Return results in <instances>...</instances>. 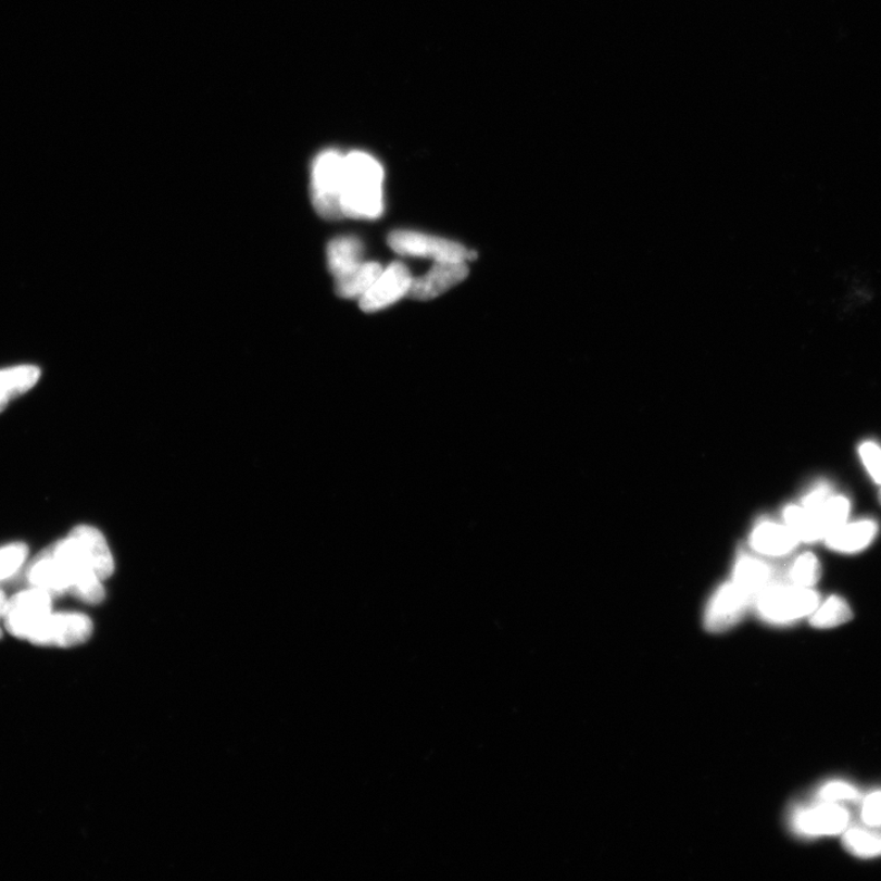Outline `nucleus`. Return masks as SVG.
I'll list each match as a JSON object with an SVG mask.
<instances>
[{
	"mask_svg": "<svg viewBox=\"0 0 881 881\" xmlns=\"http://www.w3.org/2000/svg\"><path fill=\"white\" fill-rule=\"evenodd\" d=\"M385 172L370 154L354 151L344 156L341 207L344 217L376 219L383 213Z\"/></svg>",
	"mask_w": 881,
	"mask_h": 881,
	"instance_id": "1",
	"label": "nucleus"
},
{
	"mask_svg": "<svg viewBox=\"0 0 881 881\" xmlns=\"http://www.w3.org/2000/svg\"><path fill=\"white\" fill-rule=\"evenodd\" d=\"M819 595L810 588L772 582L755 597L753 606L763 621L790 625L810 616L819 606Z\"/></svg>",
	"mask_w": 881,
	"mask_h": 881,
	"instance_id": "2",
	"label": "nucleus"
},
{
	"mask_svg": "<svg viewBox=\"0 0 881 881\" xmlns=\"http://www.w3.org/2000/svg\"><path fill=\"white\" fill-rule=\"evenodd\" d=\"M344 177V156L329 150L315 160L312 174V200L318 216L328 221L343 218L341 197Z\"/></svg>",
	"mask_w": 881,
	"mask_h": 881,
	"instance_id": "3",
	"label": "nucleus"
},
{
	"mask_svg": "<svg viewBox=\"0 0 881 881\" xmlns=\"http://www.w3.org/2000/svg\"><path fill=\"white\" fill-rule=\"evenodd\" d=\"M50 593L40 588L30 587L8 597L3 624L7 631L18 639L30 638L52 614Z\"/></svg>",
	"mask_w": 881,
	"mask_h": 881,
	"instance_id": "4",
	"label": "nucleus"
},
{
	"mask_svg": "<svg viewBox=\"0 0 881 881\" xmlns=\"http://www.w3.org/2000/svg\"><path fill=\"white\" fill-rule=\"evenodd\" d=\"M389 246L397 254L432 259L435 263H466L468 255V250L456 241L413 230L392 231Z\"/></svg>",
	"mask_w": 881,
	"mask_h": 881,
	"instance_id": "5",
	"label": "nucleus"
},
{
	"mask_svg": "<svg viewBox=\"0 0 881 881\" xmlns=\"http://www.w3.org/2000/svg\"><path fill=\"white\" fill-rule=\"evenodd\" d=\"M93 624L80 613L51 614L30 638V643L40 646L72 647L89 641Z\"/></svg>",
	"mask_w": 881,
	"mask_h": 881,
	"instance_id": "6",
	"label": "nucleus"
},
{
	"mask_svg": "<svg viewBox=\"0 0 881 881\" xmlns=\"http://www.w3.org/2000/svg\"><path fill=\"white\" fill-rule=\"evenodd\" d=\"M849 813L839 803L819 802L815 806L800 807L792 813L791 827L805 838L839 835L845 832Z\"/></svg>",
	"mask_w": 881,
	"mask_h": 881,
	"instance_id": "7",
	"label": "nucleus"
},
{
	"mask_svg": "<svg viewBox=\"0 0 881 881\" xmlns=\"http://www.w3.org/2000/svg\"><path fill=\"white\" fill-rule=\"evenodd\" d=\"M753 606V600L741 588L731 582L716 590L705 613V627L718 633L738 625L745 612Z\"/></svg>",
	"mask_w": 881,
	"mask_h": 881,
	"instance_id": "8",
	"label": "nucleus"
},
{
	"mask_svg": "<svg viewBox=\"0 0 881 881\" xmlns=\"http://www.w3.org/2000/svg\"><path fill=\"white\" fill-rule=\"evenodd\" d=\"M413 277L402 263H393L382 270L373 287L360 299L364 313H376L408 295Z\"/></svg>",
	"mask_w": 881,
	"mask_h": 881,
	"instance_id": "9",
	"label": "nucleus"
},
{
	"mask_svg": "<svg viewBox=\"0 0 881 881\" xmlns=\"http://www.w3.org/2000/svg\"><path fill=\"white\" fill-rule=\"evenodd\" d=\"M466 263H435L428 274L414 278L408 297L415 300H432L456 287L468 277Z\"/></svg>",
	"mask_w": 881,
	"mask_h": 881,
	"instance_id": "10",
	"label": "nucleus"
},
{
	"mask_svg": "<svg viewBox=\"0 0 881 881\" xmlns=\"http://www.w3.org/2000/svg\"><path fill=\"white\" fill-rule=\"evenodd\" d=\"M26 579L30 587L43 589L52 596L71 593V578L50 548L34 558L26 570Z\"/></svg>",
	"mask_w": 881,
	"mask_h": 881,
	"instance_id": "11",
	"label": "nucleus"
},
{
	"mask_svg": "<svg viewBox=\"0 0 881 881\" xmlns=\"http://www.w3.org/2000/svg\"><path fill=\"white\" fill-rule=\"evenodd\" d=\"M79 545L87 564L102 580L109 579L114 572V559L102 532L90 526L74 528L70 534Z\"/></svg>",
	"mask_w": 881,
	"mask_h": 881,
	"instance_id": "12",
	"label": "nucleus"
},
{
	"mask_svg": "<svg viewBox=\"0 0 881 881\" xmlns=\"http://www.w3.org/2000/svg\"><path fill=\"white\" fill-rule=\"evenodd\" d=\"M798 544V539L785 525L771 520H762L750 536V546L755 553L768 557H781L791 553Z\"/></svg>",
	"mask_w": 881,
	"mask_h": 881,
	"instance_id": "13",
	"label": "nucleus"
},
{
	"mask_svg": "<svg viewBox=\"0 0 881 881\" xmlns=\"http://www.w3.org/2000/svg\"><path fill=\"white\" fill-rule=\"evenodd\" d=\"M732 582L750 595L754 603L755 597L765 588L776 582V579H773L772 568L767 563L743 551L735 558Z\"/></svg>",
	"mask_w": 881,
	"mask_h": 881,
	"instance_id": "14",
	"label": "nucleus"
},
{
	"mask_svg": "<svg viewBox=\"0 0 881 881\" xmlns=\"http://www.w3.org/2000/svg\"><path fill=\"white\" fill-rule=\"evenodd\" d=\"M879 527L873 520L851 523L841 526L826 538L827 545L839 553L855 554L865 550L878 534Z\"/></svg>",
	"mask_w": 881,
	"mask_h": 881,
	"instance_id": "15",
	"label": "nucleus"
},
{
	"mask_svg": "<svg viewBox=\"0 0 881 881\" xmlns=\"http://www.w3.org/2000/svg\"><path fill=\"white\" fill-rule=\"evenodd\" d=\"M326 254L329 273L336 278L363 263L364 247L355 237H340L329 241Z\"/></svg>",
	"mask_w": 881,
	"mask_h": 881,
	"instance_id": "16",
	"label": "nucleus"
},
{
	"mask_svg": "<svg viewBox=\"0 0 881 881\" xmlns=\"http://www.w3.org/2000/svg\"><path fill=\"white\" fill-rule=\"evenodd\" d=\"M382 270L380 264L362 263L351 269L350 273L335 278L336 292L344 299H361L373 287Z\"/></svg>",
	"mask_w": 881,
	"mask_h": 881,
	"instance_id": "17",
	"label": "nucleus"
},
{
	"mask_svg": "<svg viewBox=\"0 0 881 881\" xmlns=\"http://www.w3.org/2000/svg\"><path fill=\"white\" fill-rule=\"evenodd\" d=\"M849 507V501L846 498L831 496L825 505L815 511L805 508L815 526L818 540H826L832 531L845 525Z\"/></svg>",
	"mask_w": 881,
	"mask_h": 881,
	"instance_id": "18",
	"label": "nucleus"
},
{
	"mask_svg": "<svg viewBox=\"0 0 881 881\" xmlns=\"http://www.w3.org/2000/svg\"><path fill=\"white\" fill-rule=\"evenodd\" d=\"M41 370L34 365L8 367L0 370V401L11 402L34 389Z\"/></svg>",
	"mask_w": 881,
	"mask_h": 881,
	"instance_id": "19",
	"label": "nucleus"
},
{
	"mask_svg": "<svg viewBox=\"0 0 881 881\" xmlns=\"http://www.w3.org/2000/svg\"><path fill=\"white\" fill-rule=\"evenodd\" d=\"M881 828H852L845 830L844 847L858 858L881 857Z\"/></svg>",
	"mask_w": 881,
	"mask_h": 881,
	"instance_id": "20",
	"label": "nucleus"
},
{
	"mask_svg": "<svg viewBox=\"0 0 881 881\" xmlns=\"http://www.w3.org/2000/svg\"><path fill=\"white\" fill-rule=\"evenodd\" d=\"M852 617L854 614L844 599L830 596L810 615V625L816 628H832L851 621Z\"/></svg>",
	"mask_w": 881,
	"mask_h": 881,
	"instance_id": "21",
	"label": "nucleus"
},
{
	"mask_svg": "<svg viewBox=\"0 0 881 881\" xmlns=\"http://www.w3.org/2000/svg\"><path fill=\"white\" fill-rule=\"evenodd\" d=\"M821 568L816 555L810 553L800 556L790 569L791 584L801 588H811L818 583Z\"/></svg>",
	"mask_w": 881,
	"mask_h": 881,
	"instance_id": "22",
	"label": "nucleus"
},
{
	"mask_svg": "<svg viewBox=\"0 0 881 881\" xmlns=\"http://www.w3.org/2000/svg\"><path fill=\"white\" fill-rule=\"evenodd\" d=\"M27 556L28 548L23 542L0 548V582L13 577L23 567Z\"/></svg>",
	"mask_w": 881,
	"mask_h": 881,
	"instance_id": "23",
	"label": "nucleus"
},
{
	"mask_svg": "<svg viewBox=\"0 0 881 881\" xmlns=\"http://www.w3.org/2000/svg\"><path fill=\"white\" fill-rule=\"evenodd\" d=\"M858 796L859 793L854 785L841 780L830 781L817 792L819 802L828 803L854 801Z\"/></svg>",
	"mask_w": 881,
	"mask_h": 881,
	"instance_id": "24",
	"label": "nucleus"
},
{
	"mask_svg": "<svg viewBox=\"0 0 881 881\" xmlns=\"http://www.w3.org/2000/svg\"><path fill=\"white\" fill-rule=\"evenodd\" d=\"M859 454L870 477L881 486V449L873 442H866L859 448Z\"/></svg>",
	"mask_w": 881,
	"mask_h": 881,
	"instance_id": "25",
	"label": "nucleus"
},
{
	"mask_svg": "<svg viewBox=\"0 0 881 881\" xmlns=\"http://www.w3.org/2000/svg\"><path fill=\"white\" fill-rule=\"evenodd\" d=\"M860 819L867 827L881 828V791L870 793L861 803Z\"/></svg>",
	"mask_w": 881,
	"mask_h": 881,
	"instance_id": "26",
	"label": "nucleus"
},
{
	"mask_svg": "<svg viewBox=\"0 0 881 881\" xmlns=\"http://www.w3.org/2000/svg\"><path fill=\"white\" fill-rule=\"evenodd\" d=\"M7 600L8 597L5 596L3 590H0V621H3ZM0 637H2V627H0Z\"/></svg>",
	"mask_w": 881,
	"mask_h": 881,
	"instance_id": "27",
	"label": "nucleus"
},
{
	"mask_svg": "<svg viewBox=\"0 0 881 881\" xmlns=\"http://www.w3.org/2000/svg\"><path fill=\"white\" fill-rule=\"evenodd\" d=\"M478 259L477 251H468L467 261H474Z\"/></svg>",
	"mask_w": 881,
	"mask_h": 881,
	"instance_id": "28",
	"label": "nucleus"
},
{
	"mask_svg": "<svg viewBox=\"0 0 881 881\" xmlns=\"http://www.w3.org/2000/svg\"><path fill=\"white\" fill-rule=\"evenodd\" d=\"M8 404H9L8 402L0 401V413L4 412V410L7 408Z\"/></svg>",
	"mask_w": 881,
	"mask_h": 881,
	"instance_id": "29",
	"label": "nucleus"
},
{
	"mask_svg": "<svg viewBox=\"0 0 881 881\" xmlns=\"http://www.w3.org/2000/svg\"><path fill=\"white\" fill-rule=\"evenodd\" d=\"M879 501H880V503H881V490H880V492H879Z\"/></svg>",
	"mask_w": 881,
	"mask_h": 881,
	"instance_id": "30",
	"label": "nucleus"
}]
</instances>
